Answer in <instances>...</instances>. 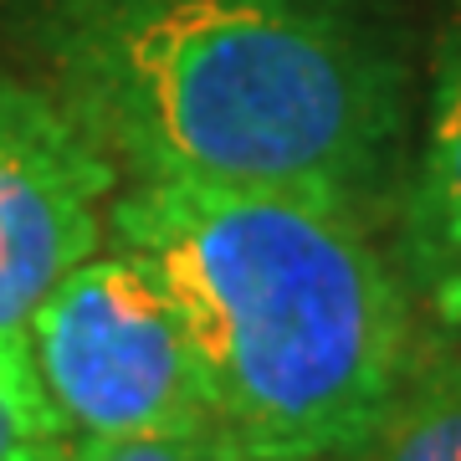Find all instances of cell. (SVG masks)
I'll return each instance as SVG.
<instances>
[{
    "label": "cell",
    "instance_id": "obj_1",
    "mask_svg": "<svg viewBox=\"0 0 461 461\" xmlns=\"http://www.w3.org/2000/svg\"><path fill=\"white\" fill-rule=\"evenodd\" d=\"M0 51L123 185L267 190L395 221L411 67L364 0H0Z\"/></svg>",
    "mask_w": 461,
    "mask_h": 461
},
{
    "label": "cell",
    "instance_id": "obj_2",
    "mask_svg": "<svg viewBox=\"0 0 461 461\" xmlns=\"http://www.w3.org/2000/svg\"><path fill=\"white\" fill-rule=\"evenodd\" d=\"M108 241L165 277L241 461H359L420 369V297L379 226L339 205L118 185Z\"/></svg>",
    "mask_w": 461,
    "mask_h": 461
},
{
    "label": "cell",
    "instance_id": "obj_3",
    "mask_svg": "<svg viewBox=\"0 0 461 461\" xmlns=\"http://www.w3.org/2000/svg\"><path fill=\"white\" fill-rule=\"evenodd\" d=\"M26 359L67 441L211 426L190 333L165 277L118 241H103L41 297Z\"/></svg>",
    "mask_w": 461,
    "mask_h": 461
},
{
    "label": "cell",
    "instance_id": "obj_4",
    "mask_svg": "<svg viewBox=\"0 0 461 461\" xmlns=\"http://www.w3.org/2000/svg\"><path fill=\"white\" fill-rule=\"evenodd\" d=\"M123 175L87 129L16 67H0V354L21 369L41 297L108 241Z\"/></svg>",
    "mask_w": 461,
    "mask_h": 461
},
{
    "label": "cell",
    "instance_id": "obj_5",
    "mask_svg": "<svg viewBox=\"0 0 461 461\" xmlns=\"http://www.w3.org/2000/svg\"><path fill=\"white\" fill-rule=\"evenodd\" d=\"M395 262L420 303L461 287V0L430 57L420 133L395 200Z\"/></svg>",
    "mask_w": 461,
    "mask_h": 461
},
{
    "label": "cell",
    "instance_id": "obj_6",
    "mask_svg": "<svg viewBox=\"0 0 461 461\" xmlns=\"http://www.w3.org/2000/svg\"><path fill=\"white\" fill-rule=\"evenodd\" d=\"M359 461H461V359L436 375L415 369Z\"/></svg>",
    "mask_w": 461,
    "mask_h": 461
},
{
    "label": "cell",
    "instance_id": "obj_7",
    "mask_svg": "<svg viewBox=\"0 0 461 461\" xmlns=\"http://www.w3.org/2000/svg\"><path fill=\"white\" fill-rule=\"evenodd\" d=\"M67 446L41 390L0 369V461H67Z\"/></svg>",
    "mask_w": 461,
    "mask_h": 461
},
{
    "label": "cell",
    "instance_id": "obj_8",
    "mask_svg": "<svg viewBox=\"0 0 461 461\" xmlns=\"http://www.w3.org/2000/svg\"><path fill=\"white\" fill-rule=\"evenodd\" d=\"M67 461H241L215 426L200 430H154V436H98L72 441Z\"/></svg>",
    "mask_w": 461,
    "mask_h": 461
},
{
    "label": "cell",
    "instance_id": "obj_9",
    "mask_svg": "<svg viewBox=\"0 0 461 461\" xmlns=\"http://www.w3.org/2000/svg\"><path fill=\"white\" fill-rule=\"evenodd\" d=\"M430 313L441 318L446 329H456V333H461V287H451V293L436 297V303H430Z\"/></svg>",
    "mask_w": 461,
    "mask_h": 461
},
{
    "label": "cell",
    "instance_id": "obj_10",
    "mask_svg": "<svg viewBox=\"0 0 461 461\" xmlns=\"http://www.w3.org/2000/svg\"><path fill=\"white\" fill-rule=\"evenodd\" d=\"M0 369H11V375H21V379H32V384H36V375H32V369H21V364H11L5 354H0Z\"/></svg>",
    "mask_w": 461,
    "mask_h": 461
}]
</instances>
